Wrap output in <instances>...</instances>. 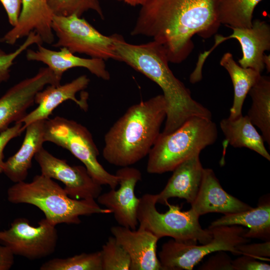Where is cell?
I'll use <instances>...</instances> for the list:
<instances>
[{"label": "cell", "instance_id": "4", "mask_svg": "<svg viewBox=\"0 0 270 270\" xmlns=\"http://www.w3.org/2000/svg\"><path fill=\"white\" fill-rule=\"evenodd\" d=\"M8 202L36 206L52 224H78L80 216L95 214H108L110 210L102 208L95 199L70 198L53 179L42 174L36 176L30 182L14 183L7 191Z\"/></svg>", "mask_w": 270, "mask_h": 270}, {"label": "cell", "instance_id": "15", "mask_svg": "<svg viewBox=\"0 0 270 270\" xmlns=\"http://www.w3.org/2000/svg\"><path fill=\"white\" fill-rule=\"evenodd\" d=\"M90 81L87 76L82 75L64 84L46 86V88L38 92L36 96L34 103L38 106L18 122H22L26 129V127L32 122L47 120L55 108L68 100L74 101L81 109L87 110L88 93L82 92L80 100L76 98V94L86 89Z\"/></svg>", "mask_w": 270, "mask_h": 270}, {"label": "cell", "instance_id": "38", "mask_svg": "<svg viewBox=\"0 0 270 270\" xmlns=\"http://www.w3.org/2000/svg\"><path fill=\"white\" fill-rule=\"evenodd\" d=\"M264 63L265 66V68H266L268 72L270 71V55L267 56L264 54Z\"/></svg>", "mask_w": 270, "mask_h": 270}, {"label": "cell", "instance_id": "7", "mask_svg": "<svg viewBox=\"0 0 270 270\" xmlns=\"http://www.w3.org/2000/svg\"><path fill=\"white\" fill-rule=\"evenodd\" d=\"M44 140L70 152L100 185L112 189L118 185V176L108 172L98 162V150L91 133L84 126L60 116L48 118L44 122Z\"/></svg>", "mask_w": 270, "mask_h": 270}, {"label": "cell", "instance_id": "29", "mask_svg": "<svg viewBox=\"0 0 270 270\" xmlns=\"http://www.w3.org/2000/svg\"><path fill=\"white\" fill-rule=\"evenodd\" d=\"M100 251L102 270H130V257L114 236L108 238Z\"/></svg>", "mask_w": 270, "mask_h": 270}, {"label": "cell", "instance_id": "30", "mask_svg": "<svg viewBox=\"0 0 270 270\" xmlns=\"http://www.w3.org/2000/svg\"><path fill=\"white\" fill-rule=\"evenodd\" d=\"M43 41L35 32H30L24 42L14 52L6 53L0 48V84L6 82L10 77V68L14 60L22 52L32 44H42Z\"/></svg>", "mask_w": 270, "mask_h": 270}, {"label": "cell", "instance_id": "1", "mask_svg": "<svg viewBox=\"0 0 270 270\" xmlns=\"http://www.w3.org/2000/svg\"><path fill=\"white\" fill-rule=\"evenodd\" d=\"M220 0H148L142 6L132 36L152 38L164 49L169 62L179 63L193 48L195 34H214Z\"/></svg>", "mask_w": 270, "mask_h": 270}, {"label": "cell", "instance_id": "5", "mask_svg": "<svg viewBox=\"0 0 270 270\" xmlns=\"http://www.w3.org/2000/svg\"><path fill=\"white\" fill-rule=\"evenodd\" d=\"M218 130L212 119L193 116L173 132H161L150 150L146 171L150 174L172 172L190 158L200 154L216 140Z\"/></svg>", "mask_w": 270, "mask_h": 270}, {"label": "cell", "instance_id": "21", "mask_svg": "<svg viewBox=\"0 0 270 270\" xmlns=\"http://www.w3.org/2000/svg\"><path fill=\"white\" fill-rule=\"evenodd\" d=\"M44 122L45 120H40L27 126L20 149L4 162L3 173L14 183L25 180L32 158L43 148Z\"/></svg>", "mask_w": 270, "mask_h": 270}, {"label": "cell", "instance_id": "6", "mask_svg": "<svg viewBox=\"0 0 270 270\" xmlns=\"http://www.w3.org/2000/svg\"><path fill=\"white\" fill-rule=\"evenodd\" d=\"M157 194H146L140 198L137 210L139 228L148 230L159 238L169 236L172 239L191 244L209 242L212 238L211 229H203L199 218L191 208L182 211L178 205H165L168 210L159 212L156 208Z\"/></svg>", "mask_w": 270, "mask_h": 270}, {"label": "cell", "instance_id": "28", "mask_svg": "<svg viewBox=\"0 0 270 270\" xmlns=\"http://www.w3.org/2000/svg\"><path fill=\"white\" fill-rule=\"evenodd\" d=\"M53 15L81 17L86 12L92 10L104 18V14L98 0H47Z\"/></svg>", "mask_w": 270, "mask_h": 270}, {"label": "cell", "instance_id": "32", "mask_svg": "<svg viewBox=\"0 0 270 270\" xmlns=\"http://www.w3.org/2000/svg\"><path fill=\"white\" fill-rule=\"evenodd\" d=\"M24 130V124L18 122L0 132V174L3 172L4 166V150L5 147L12 140L20 136Z\"/></svg>", "mask_w": 270, "mask_h": 270}, {"label": "cell", "instance_id": "12", "mask_svg": "<svg viewBox=\"0 0 270 270\" xmlns=\"http://www.w3.org/2000/svg\"><path fill=\"white\" fill-rule=\"evenodd\" d=\"M60 80L48 67L40 68L30 78L10 88L0 97V132L10 124L20 122L34 104L36 94L48 85L60 84Z\"/></svg>", "mask_w": 270, "mask_h": 270}, {"label": "cell", "instance_id": "27", "mask_svg": "<svg viewBox=\"0 0 270 270\" xmlns=\"http://www.w3.org/2000/svg\"><path fill=\"white\" fill-rule=\"evenodd\" d=\"M40 270H102L100 251L52 258L42 264Z\"/></svg>", "mask_w": 270, "mask_h": 270}, {"label": "cell", "instance_id": "25", "mask_svg": "<svg viewBox=\"0 0 270 270\" xmlns=\"http://www.w3.org/2000/svg\"><path fill=\"white\" fill-rule=\"evenodd\" d=\"M252 104L247 116L261 131L264 142L270 146V78L260 76L248 93Z\"/></svg>", "mask_w": 270, "mask_h": 270}, {"label": "cell", "instance_id": "23", "mask_svg": "<svg viewBox=\"0 0 270 270\" xmlns=\"http://www.w3.org/2000/svg\"><path fill=\"white\" fill-rule=\"evenodd\" d=\"M220 124L226 141L230 146L249 148L270 160V155L264 146L262 136L247 115H242L235 119L223 118Z\"/></svg>", "mask_w": 270, "mask_h": 270}, {"label": "cell", "instance_id": "24", "mask_svg": "<svg viewBox=\"0 0 270 270\" xmlns=\"http://www.w3.org/2000/svg\"><path fill=\"white\" fill-rule=\"evenodd\" d=\"M220 64L228 71L233 84L234 101L228 118L235 119L242 115V108L246 96L261 76V73L253 68L238 65L229 52L223 55Z\"/></svg>", "mask_w": 270, "mask_h": 270}, {"label": "cell", "instance_id": "36", "mask_svg": "<svg viewBox=\"0 0 270 270\" xmlns=\"http://www.w3.org/2000/svg\"><path fill=\"white\" fill-rule=\"evenodd\" d=\"M14 261V254L8 247L0 244V270L10 269Z\"/></svg>", "mask_w": 270, "mask_h": 270}, {"label": "cell", "instance_id": "10", "mask_svg": "<svg viewBox=\"0 0 270 270\" xmlns=\"http://www.w3.org/2000/svg\"><path fill=\"white\" fill-rule=\"evenodd\" d=\"M55 225L46 218L32 226L24 218L15 219L7 230L0 231V244L14 254L35 260L46 258L55 251L58 232Z\"/></svg>", "mask_w": 270, "mask_h": 270}, {"label": "cell", "instance_id": "3", "mask_svg": "<svg viewBox=\"0 0 270 270\" xmlns=\"http://www.w3.org/2000/svg\"><path fill=\"white\" fill-rule=\"evenodd\" d=\"M166 116L163 94L130 106L104 136L102 156L109 164L130 166L148 156Z\"/></svg>", "mask_w": 270, "mask_h": 270}, {"label": "cell", "instance_id": "8", "mask_svg": "<svg viewBox=\"0 0 270 270\" xmlns=\"http://www.w3.org/2000/svg\"><path fill=\"white\" fill-rule=\"evenodd\" d=\"M211 229L212 238L206 244H191L170 240L164 243L158 253L162 270H192L206 255L218 251L241 254L237 246L249 242L244 237L248 229L242 226H222Z\"/></svg>", "mask_w": 270, "mask_h": 270}, {"label": "cell", "instance_id": "34", "mask_svg": "<svg viewBox=\"0 0 270 270\" xmlns=\"http://www.w3.org/2000/svg\"><path fill=\"white\" fill-rule=\"evenodd\" d=\"M237 258L232 260L234 270H269L270 265L258 261L256 258L248 255L242 254Z\"/></svg>", "mask_w": 270, "mask_h": 270}, {"label": "cell", "instance_id": "35", "mask_svg": "<svg viewBox=\"0 0 270 270\" xmlns=\"http://www.w3.org/2000/svg\"><path fill=\"white\" fill-rule=\"evenodd\" d=\"M0 2L6 12L9 23L14 26L21 12L22 0H0Z\"/></svg>", "mask_w": 270, "mask_h": 270}, {"label": "cell", "instance_id": "17", "mask_svg": "<svg viewBox=\"0 0 270 270\" xmlns=\"http://www.w3.org/2000/svg\"><path fill=\"white\" fill-rule=\"evenodd\" d=\"M52 16L47 0H22L17 24L0 38V42L14 44L18 40L34 31L40 36L43 42L54 43Z\"/></svg>", "mask_w": 270, "mask_h": 270}, {"label": "cell", "instance_id": "20", "mask_svg": "<svg viewBox=\"0 0 270 270\" xmlns=\"http://www.w3.org/2000/svg\"><path fill=\"white\" fill-rule=\"evenodd\" d=\"M204 168L196 154L178 165L164 189L157 194V203L165 204L168 199L178 198L191 204L199 190Z\"/></svg>", "mask_w": 270, "mask_h": 270}, {"label": "cell", "instance_id": "11", "mask_svg": "<svg viewBox=\"0 0 270 270\" xmlns=\"http://www.w3.org/2000/svg\"><path fill=\"white\" fill-rule=\"evenodd\" d=\"M41 174L62 182L69 196L74 199H96L102 193V185L89 174L84 166H71L42 148L34 156Z\"/></svg>", "mask_w": 270, "mask_h": 270}, {"label": "cell", "instance_id": "37", "mask_svg": "<svg viewBox=\"0 0 270 270\" xmlns=\"http://www.w3.org/2000/svg\"><path fill=\"white\" fill-rule=\"evenodd\" d=\"M120 2H122L131 6H142L148 0H116Z\"/></svg>", "mask_w": 270, "mask_h": 270}, {"label": "cell", "instance_id": "2", "mask_svg": "<svg viewBox=\"0 0 270 270\" xmlns=\"http://www.w3.org/2000/svg\"><path fill=\"white\" fill-rule=\"evenodd\" d=\"M119 61L123 62L154 81L162 88L166 105V116L162 134H169L193 116L212 119L206 108L195 100L190 92L177 78L168 66L164 48L152 40L134 44L120 35H112Z\"/></svg>", "mask_w": 270, "mask_h": 270}, {"label": "cell", "instance_id": "16", "mask_svg": "<svg viewBox=\"0 0 270 270\" xmlns=\"http://www.w3.org/2000/svg\"><path fill=\"white\" fill-rule=\"evenodd\" d=\"M110 232L128 254L130 270H162L156 254L160 238L156 235L139 227L136 230L120 225L111 227Z\"/></svg>", "mask_w": 270, "mask_h": 270}, {"label": "cell", "instance_id": "26", "mask_svg": "<svg viewBox=\"0 0 270 270\" xmlns=\"http://www.w3.org/2000/svg\"><path fill=\"white\" fill-rule=\"evenodd\" d=\"M262 0H220L218 20L229 28H250L256 5Z\"/></svg>", "mask_w": 270, "mask_h": 270}, {"label": "cell", "instance_id": "14", "mask_svg": "<svg viewBox=\"0 0 270 270\" xmlns=\"http://www.w3.org/2000/svg\"><path fill=\"white\" fill-rule=\"evenodd\" d=\"M232 33L228 36H215L214 46L208 51L200 54L198 61L204 64L212 50L222 42L230 39H236L240 42L242 56L238 61L242 68H250L261 73L265 68L264 63V52L270 50V26L265 21L259 20L252 22L250 28H230Z\"/></svg>", "mask_w": 270, "mask_h": 270}, {"label": "cell", "instance_id": "22", "mask_svg": "<svg viewBox=\"0 0 270 270\" xmlns=\"http://www.w3.org/2000/svg\"><path fill=\"white\" fill-rule=\"evenodd\" d=\"M242 226L248 230L244 234L247 238H256L270 240V202L263 200L256 208L237 213L224 214L212 222L208 228L222 226Z\"/></svg>", "mask_w": 270, "mask_h": 270}, {"label": "cell", "instance_id": "18", "mask_svg": "<svg viewBox=\"0 0 270 270\" xmlns=\"http://www.w3.org/2000/svg\"><path fill=\"white\" fill-rule=\"evenodd\" d=\"M190 204V208L200 216L210 212L237 213L252 208L225 191L209 168H204L199 190Z\"/></svg>", "mask_w": 270, "mask_h": 270}, {"label": "cell", "instance_id": "9", "mask_svg": "<svg viewBox=\"0 0 270 270\" xmlns=\"http://www.w3.org/2000/svg\"><path fill=\"white\" fill-rule=\"evenodd\" d=\"M52 27L57 37L54 48H66L73 54H86L91 58L118 60L114 38L101 34L85 19L73 14L53 15Z\"/></svg>", "mask_w": 270, "mask_h": 270}, {"label": "cell", "instance_id": "13", "mask_svg": "<svg viewBox=\"0 0 270 270\" xmlns=\"http://www.w3.org/2000/svg\"><path fill=\"white\" fill-rule=\"evenodd\" d=\"M116 174L118 177L119 188L101 193L97 202L111 210L120 226L136 230L138 224L137 210L140 198L136 196L135 188L142 179L141 172L128 166L122 167Z\"/></svg>", "mask_w": 270, "mask_h": 270}, {"label": "cell", "instance_id": "19", "mask_svg": "<svg viewBox=\"0 0 270 270\" xmlns=\"http://www.w3.org/2000/svg\"><path fill=\"white\" fill-rule=\"evenodd\" d=\"M26 58L29 61L44 64L60 80L65 72L76 67L86 68L92 74L104 80H108L110 78L104 60L78 57L66 48H60V50L56 51L39 44L36 50H26Z\"/></svg>", "mask_w": 270, "mask_h": 270}, {"label": "cell", "instance_id": "31", "mask_svg": "<svg viewBox=\"0 0 270 270\" xmlns=\"http://www.w3.org/2000/svg\"><path fill=\"white\" fill-rule=\"evenodd\" d=\"M236 248L241 254L251 256L258 260L270 261L268 257L270 256V240L260 244H242Z\"/></svg>", "mask_w": 270, "mask_h": 270}, {"label": "cell", "instance_id": "33", "mask_svg": "<svg viewBox=\"0 0 270 270\" xmlns=\"http://www.w3.org/2000/svg\"><path fill=\"white\" fill-rule=\"evenodd\" d=\"M211 256L198 268L200 270H234L230 258L221 250Z\"/></svg>", "mask_w": 270, "mask_h": 270}]
</instances>
